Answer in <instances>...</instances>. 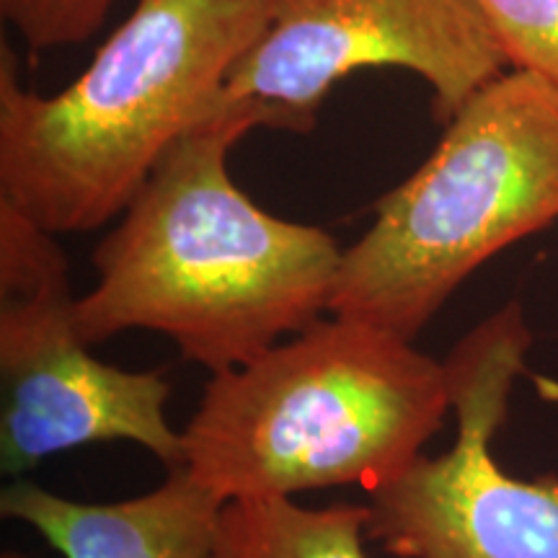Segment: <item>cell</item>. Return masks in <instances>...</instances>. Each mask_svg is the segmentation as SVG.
Listing matches in <instances>:
<instances>
[{
	"mask_svg": "<svg viewBox=\"0 0 558 558\" xmlns=\"http://www.w3.org/2000/svg\"><path fill=\"white\" fill-rule=\"evenodd\" d=\"M254 128H271L259 104L220 99L158 160L90 256L99 279L75 300L90 347L153 331L218 375L329 313L344 248L324 228L269 215L230 179L228 153Z\"/></svg>",
	"mask_w": 558,
	"mask_h": 558,
	"instance_id": "cell-1",
	"label": "cell"
},
{
	"mask_svg": "<svg viewBox=\"0 0 558 558\" xmlns=\"http://www.w3.org/2000/svg\"><path fill=\"white\" fill-rule=\"evenodd\" d=\"M271 0H137L54 96L24 88L0 50V199L47 233L120 218L158 160L218 107L269 24Z\"/></svg>",
	"mask_w": 558,
	"mask_h": 558,
	"instance_id": "cell-2",
	"label": "cell"
},
{
	"mask_svg": "<svg viewBox=\"0 0 558 558\" xmlns=\"http://www.w3.org/2000/svg\"><path fill=\"white\" fill-rule=\"evenodd\" d=\"M452 411L445 362L352 318H320L209 378L184 471L220 501L295 499L407 471Z\"/></svg>",
	"mask_w": 558,
	"mask_h": 558,
	"instance_id": "cell-3",
	"label": "cell"
},
{
	"mask_svg": "<svg viewBox=\"0 0 558 558\" xmlns=\"http://www.w3.org/2000/svg\"><path fill=\"white\" fill-rule=\"evenodd\" d=\"M558 220V86L507 70L344 248L331 316L414 341L481 264Z\"/></svg>",
	"mask_w": 558,
	"mask_h": 558,
	"instance_id": "cell-4",
	"label": "cell"
},
{
	"mask_svg": "<svg viewBox=\"0 0 558 558\" xmlns=\"http://www.w3.org/2000/svg\"><path fill=\"white\" fill-rule=\"evenodd\" d=\"M75 300L54 235L0 199L3 473L16 481L41 460L94 442H135L166 471H181L184 437L166 418L169 380L94 357Z\"/></svg>",
	"mask_w": 558,
	"mask_h": 558,
	"instance_id": "cell-5",
	"label": "cell"
},
{
	"mask_svg": "<svg viewBox=\"0 0 558 558\" xmlns=\"http://www.w3.org/2000/svg\"><path fill=\"white\" fill-rule=\"evenodd\" d=\"M530 347L514 300L452 347L456 442L369 492L367 541L393 558H558V473L520 478L494 456Z\"/></svg>",
	"mask_w": 558,
	"mask_h": 558,
	"instance_id": "cell-6",
	"label": "cell"
},
{
	"mask_svg": "<svg viewBox=\"0 0 558 558\" xmlns=\"http://www.w3.org/2000/svg\"><path fill=\"white\" fill-rule=\"evenodd\" d=\"M365 68L416 73L448 124L509 65L476 0H271L222 99L259 104L271 128L303 132L329 90Z\"/></svg>",
	"mask_w": 558,
	"mask_h": 558,
	"instance_id": "cell-7",
	"label": "cell"
},
{
	"mask_svg": "<svg viewBox=\"0 0 558 558\" xmlns=\"http://www.w3.org/2000/svg\"><path fill=\"white\" fill-rule=\"evenodd\" d=\"M222 501L184 469L143 497L86 505L16 478L0 512L58 548L62 558H209Z\"/></svg>",
	"mask_w": 558,
	"mask_h": 558,
	"instance_id": "cell-8",
	"label": "cell"
},
{
	"mask_svg": "<svg viewBox=\"0 0 558 558\" xmlns=\"http://www.w3.org/2000/svg\"><path fill=\"white\" fill-rule=\"evenodd\" d=\"M367 505L222 501L209 558H367Z\"/></svg>",
	"mask_w": 558,
	"mask_h": 558,
	"instance_id": "cell-9",
	"label": "cell"
},
{
	"mask_svg": "<svg viewBox=\"0 0 558 558\" xmlns=\"http://www.w3.org/2000/svg\"><path fill=\"white\" fill-rule=\"evenodd\" d=\"M509 70L558 86V0H476Z\"/></svg>",
	"mask_w": 558,
	"mask_h": 558,
	"instance_id": "cell-10",
	"label": "cell"
},
{
	"mask_svg": "<svg viewBox=\"0 0 558 558\" xmlns=\"http://www.w3.org/2000/svg\"><path fill=\"white\" fill-rule=\"evenodd\" d=\"M117 0H0V13L34 50L78 45Z\"/></svg>",
	"mask_w": 558,
	"mask_h": 558,
	"instance_id": "cell-11",
	"label": "cell"
},
{
	"mask_svg": "<svg viewBox=\"0 0 558 558\" xmlns=\"http://www.w3.org/2000/svg\"><path fill=\"white\" fill-rule=\"evenodd\" d=\"M3 558H24L21 554H3Z\"/></svg>",
	"mask_w": 558,
	"mask_h": 558,
	"instance_id": "cell-12",
	"label": "cell"
}]
</instances>
